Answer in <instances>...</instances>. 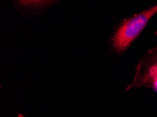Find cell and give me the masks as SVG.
Segmentation results:
<instances>
[{"label":"cell","mask_w":157,"mask_h":117,"mask_svg":"<svg viewBox=\"0 0 157 117\" xmlns=\"http://www.w3.org/2000/svg\"><path fill=\"white\" fill-rule=\"evenodd\" d=\"M17 117H25V116L23 115V114H18Z\"/></svg>","instance_id":"3"},{"label":"cell","mask_w":157,"mask_h":117,"mask_svg":"<svg viewBox=\"0 0 157 117\" xmlns=\"http://www.w3.org/2000/svg\"><path fill=\"white\" fill-rule=\"evenodd\" d=\"M157 13V4L123 20L111 39V47L117 54H122L144 30L149 20Z\"/></svg>","instance_id":"1"},{"label":"cell","mask_w":157,"mask_h":117,"mask_svg":"<svg viewBox=\"0 0 157 117\" xmlns=\"http://www.w3.org/2000/svg\"><path fill=\"white\" fill-rule=\"evenodd\" d=\"M142 87L150 88L157 93V44L140 59L132 82L126 90Z\"/></svg>","instance_id":"2"}]
</instances>
